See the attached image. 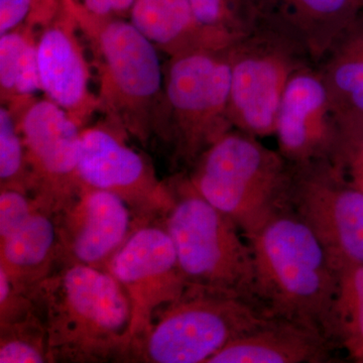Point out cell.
Listing matches in <instances>:
<instances>
[{
  "instance_id": "cell-23",
  "label": "cell",
  "mask_w": 363,
  "mask_h": 363,
  "mask_svg": "<svg viewBox=\"0 0 363 363\" xmlns=\"http://www.w3.org/2000/svg\"><path fill=\"white\" fill-rule=\"evenodd\" d=\"M197 21L205 28L236 43L272 20L252 0H189Z\"/></svg>"
},
{
  "instance_id": "cell-20",
  "label": "cell",
  "mask_w": 363,
  "mask_h": 363,
  "mask_svg": "<svg viewBox=\"0 0 363 363\" xmlns=\"http://www.w3.org/2000/svg\"><path fill=\"white\" fill-rule=\"evenodd\" d=\"M35 30L23 28L0 35V96L13 111L43 92Z\"/></svg>"
},
{
  "instance_id": "cell-30",
  "label": "cell",
  "mask_w": 363,
  "mask_h": 363,
  "mask_svg": "<svg viewBox=\"0 0 363 363\" xmlns=\"http://www.w3.org/2000/svg\"><path fill=\"white\" fill-rule=\"evenodd\" d=\"M352 1L354 2L360 9H363V0H352Z\"/></svg>"
},
{
  "instance_id": "cell-29",
  "label": "cell",
  "mask_w": 363,
  "mask_h": 363,
  "mask_svg": "<svg viewBox=\"0 0 363 363\" xmlns=\"http://www.w3.org/2000/svg\"><path fill=\"white\" fill-rule=\"evenodd\" d=\"M88 13L99 18H128L136 0H76Z\"/></svg>"
},
{
  "instance_id": "cell-8",
  "label": "cell",
  "mask_w": 363,
  "mask_h": 363,
  "mask_svg": "<svg viewBox=\"0 0 363 363\" xmlns=\"http://www.w3.org/2000/svg\"><path fill=\"white\" fill-rule=\"evenodd\" d=\"M269 319L240 296L189 288L159 312V320L135 347L147 362L207 363L227 344Z\"/></svg>"
},
{
  "instance_id": "cell-7",
  "label": "cell",
  "mask_w": 363,
  "mask_h": 363,
  "mask_svg": "<svg viewBox=\"0 0 363 363\" xmlns=\"http://www.w3.org/2000/svg\"><path fill=\"white\" fill-rule=\"evenodd\" d=\"M229 49L196 50L169 57L164 69V136L177 157L195 164L215 142L234 130L229 117Z\"/></svg>"
},
{
  "instance_id": "cell-5",
  "label": "cell",
  "mask_w": 363,
  "mask_h": 363,
  "mask_svg": "<svg viewBox=\"0 0 363 363\" xmlns=\"http://www.w3.org/2000/svg\"><path fill=\"white\" fill-rule=\"evenodd\" d=\"M190 288L240 296L252 302V252L235 222L184 182L166 224Z\"/></svg>"
},
{
  "instance_id": "cell-26",
  "label": "cell",
  "mask_w": 363,
  "mask_h": 363,
  "mask_svg": "<svg viewBox=\"0 0 363 363\" xmlns=\"http://www.w3.org/2000/svg\"><path fill=\"white\" fill-rule=\"evenodd\" d=\"M0 181L1 189H30L25 143L13 111L0 107Z\"/></svg>"
},
{
  "instance_id": "cell-2",
  "label": "cell",
  "mask_w": 363,
  "mask_h": 363,
  "mask_svg": "<svg viewBox=\"0 0 363 363\" xmlns=\"http://www.w3.org/2000/svg\"><path fill=\"white\" fill-rule=\"evenodd\" d=\"M74 16L96 70L99 112L147 145L164 135V69L159 50L128 18H99L70 0Z\"/></svg>"
},
{
  "instance_id": "cell-11",
  "label": "cell",
  "mask_w": 363,
  "mask_h": 363,
  "mask_svg": "<svg viewBox=\"0 0 363 363\" xmlns=\"http://www.w3.org/2000/svg\"><path fill=\"white\" fill-rule=\"evenodd\" d=\"M13 112L25 143L30 188L40 204L58 213L82 188L78 176L82 128L48 98H35Z\"/></svg>"
},
{
  "instance_id": "cell-9",
  "label": "cell",
  "mask_w": 363,
  "mask_h": 363,
  "mask_svg": "<svg viewBox=\"0 0 363 363\" xmlns=\"http://www.w3.org/2000/svg\"><path fill=\"white\" fill-rule=\"evenodd\" d=\"M285 203L311 229L336 269L363 264V193L328 160L291 164Z\"/></svg>"
},
{
  "instance_id": "cell-16",
  "label": "cell",
  "mask_w": 363,
  "mask_h": 363,
  "mask_svg": "<svg viewBox=\"0 0 363 363\" xmlns=\"http://www.w3.org/2000/svg\"><path fill=\"white\" fill-rule=\"evenodd\" d=\"M333 343L307 327L269 318L236 338L207 363H320L329 360Z\"/></svg>"
},
{
  "instance_id": "cell-10",
  "label": "cell",
  "mask_w": 363,
  "mask_h": 363,
  "mask_svg": "<svg viewBox=\"0 0 363 363\" xmlns=\"http://www.w3.org/2000/svg\"><path fill=\"white\" fill-rule=\"evenodd\" d=\"M131 306V350L149 332L157 312L189 290L166 227L135 228L108 262Z\"/></svg>"
},
{
  "instance_id": "cell-3",
  "label": "cell",
  "mask_w": 363,
  "mask_h": 363,
  "mask_svg": "<svg viewBox=\"0 0 363 363\" xmlns=\"http://www.w3.org/2000/svg\"><path fill=\"white\" fill-rule=\"evenodd\" d=\"M30 295L44 311L51 359L104 362L131 350L130 298L107 269L67 264Z\"/></svg>"
},
{
  "instance_id": "cell-6",
  "label": "cell",
  "mask_w": 363,
  "mask_h": 363,
  "mask_svg": "<svg viewBox=\"0 0 363 363\" xmlns=\"http://www.w3.org/2000/svg\"><path fill=\"white\" fill-rule=\"evenodd\" d=\"M229 117L234 130L257 138L276 135L277 118L289 81L312 65L309 50L279 16L229 49Z\"/></svg>"
},
{
  "instance_id": "cell-28",
  "label": "cell",
  "mask_w": 363,
  "mask_h": 363,
  "mask_svg": "<svg viewBox=\"0 0 363 363\" xmlns=\"http://www.w3.org/2000/svg\"><path fill=\"white\" fill-rule=\"evenodd\" d=\"M40 203L30 200L25 191L4 188L0 193V240L20 229L30 219Z\"/></svg>"
},
{
  "instance_id": "cell-14",
  "label": "cell",
  "mask_w": 363,
  "mask_h": 363,
  "mask_svg": "<svg viewBox=\"0 0 363 363\" xmlns=\"http://www.w3.org/2000/svg\"><path fill=\"white\" fill-rule=\"evenodd\" d=\"M336 112L323 76L312 65L294 74L277 118L279 152L290 164L328 160Z\"/></svg>"
},
{
  "instance_id": "cell-15",
  "label": "cell",
  "mask_w": 363,
  "mask_h": 363,
  "mask_svg": "<svg viewBox=\"0 0 363 363\" xmlns=\"http://www.w3.org/2000/svg\"><path fill=\"white\" fill-rule=\"evenodd\" d=\"M58 214L60 247L68 264L106 269L133 231L130 204L107 191L82 187Z\"/></svg>"
},
{
  "instance_id": "cell-19",
  "label": "cell",
  "mask_w": 363,
  "mask_h": 363,
  "mask_svg": "<svg viewBox=\"0 0 363 363\" xmlns=\"http://www.w3.org/2000/svg\"><path fill=\"white\" fill-rule=\"evenodd\" d=\"M279 18L297 33L313 61L323 60L336 42L360 18L352 0H278Z\"/></svg>"
},
{
  "instance_id": "cell-22",
  "label": "cell",
  "mask_w": 363,
  "mask_h": 363,
  "mask_svg": "<svg viewBox=\"0 0 363 363\" xmlns=\"http://www.w3.org/2000/svg\"><path fill=\"white\" fill-rule=\"evenodd\" d=\"M329 338L363 363V264L337 269V290L329 320Z\"/></svg>"
},
{
  "instance_id": "cell-1",
  "label": "cell",
  "mask_w": 363,
  "mask_h": 363,
  "mask_svg": "<svg viewBox=\"0 0 363 363\" xmlns=\"http://www.w3.org/2000/svg\"><path fill=\"white\" fill-rule=\"evenodd\" d=\"M243 235L252 252L253 304L264 316L302 325L330 340L337 269L311 229L284 202Z\"/></svg>"
},
{
  "instance_id": "cell-13",
  "label": "cell",
  "mask_w": 363,
  "mask_h": 363,
  "mask_svg": "<svg viewBox=\"0 0 363 363\" xmlns=\"http://www.w3.org/2000/svg\"><path fill=\"white\" fill-rule=\"evenodd\" d=\"M40 33L37 54L43 92L83 130L99 112V102L91 89L90 63L70 0H64L56 18Z\"/></svg>"
},
{
  "instance_id": "cell-12",
  "label": "cell",
  "mask_w": 363,
  "mask_h": 363,
  "mask_svg": "<svg viewBox=\"0 0 363 363\" xmlns=\"http://www.w3.org/2000/svg\"><path fill=\"white\" fill-rule=\"evenodd\" d=\"M126 136L125 131L107 119L81 130V185L114 193L130 206H171L173 196L157 181L149 161L126 143Z\"/></svg>"
},
{
  "instance_id": "cell-24",
  "label": "cell",
  "mask_w": 363,
  "mask_h": 363,
  "mask_svg": "<svg viewBox=\"0 0 363 363\" xmlns=\"http://www.w3.org/2000/svg\"><path fill=\"white\" fill-rule=\"evenodd\" d=\"M328 161L350 185L363 193L362 112H337Z\"/></svg>"
},
{
  "instance_id": "cell-21",
  "label": "cell",
  "mask_w": 363,
  "mask_h": 363,
  "mask_svg": "<svg viewBox=\"0 0 363 363\" xmlns=\"http://www.w3.org/2000/svg\"><path fill=\"white\" fill-rule=\"evenodd\" d=\"M319 69L336 112L363 113V21L332 47Z\"/></svg>"
},
{
  "instance_id": "cell-18",
  "label": "cell",
  "mask_w": 363,
  "mask_h": 363,
  "mask_svg": "<svg viewBox=\"0 0 363 363\" xmlns=\"http://www.w3.org/2000/svg\"><path fill=\"white\" fill-rule=\"evenodd\" d=\"M57 212L42 204L16 233L0 240V269L21 292L30 294L61 255Z\"/></svg>"
},
{
  "instance_id": "cell-4",
  "label": "cell",
  "mask_w": 363,
  "mask_h": 363,
  "mask_svg": "<svg viewBox=\"0 0 363 363\" xmlns=\"http://www.w3.org/2000/svg\"><path fill=\"white\" fill-rule=\"evenodd\" d=\"M195 164L193 187L242 233L285 202L291 164L257 136L230 130Z\"/></svg>"
},
{
  "instance_id": "cell-17",
  "label": "cell",
  "mask_w": 363,
  "mask_h": 363,
  "mask_svg": "<svg viewBox=\"0 0 363 363\" xmlns=\"http://www.w3.org/2000/svg\"><path fill=\"white\" fill-rule=\"evenodd\" d=\"M128 20L169 57L196 50L224 51L234 45L221 33L203 26L189 0H136Z\"/></svg>"
},
{
  "instance_id": "cell-25",
  "label": "cell",
  "mask_w": 363,
  "mask_h": 363,
  "mask_svg": "<svg viewBox=\"0 0 363 363\" xmlns=\"http://www.w3.org/2000/svg\"><path fill=\"white\" fill-rule=\"evenodd\" d=\"M32 316L1 326L0 363H43L51 359L44 324Z\"/></svg>"
},
{
  "instance_id": "cell-27",
  "label": "cell",
  "mask_w": 363,
  "mask_h": 363,
  "mask_svg": "<svg viewBox=\"0 0 363 363\" xmlns=\"http://www.w3.org/2000/svg\"><path fill=\"white\" fill-rule=\"evenodd\" d=\"M63 4L64 0H0V35L23 28L42 30Z\"/></svg>"
}]
</instances>
